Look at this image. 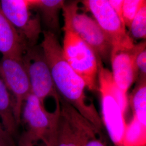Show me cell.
<instances>
[{
  "instance_id": "obj_22",
  "label": "cell",
  "mask_w": 146,
  "mask_h": 146,
  "mask_svg": "<svg viewBox=\"0 0 146 146\" xmlns=\"http://www.w3.org/2000/svg\"><path fill=\"white\" fill-rule=\"evenodd\" d=\"M108 2L117 15L119 16L120 19L122 21V12L123 0H108Z\"/></svg>"
},
{
  "instance_id": "obj_21",
  "label": "cell",
  "mask_w": 146,
  "mask_h": 146,
  "mask_svg": "<svg viewBox=\"0 0 146 146\" xmlns=\"http://www.w3.org/2000/svg\"><path fill=\"white\" fill-rule=\"evenodd\" d=\"M0 146H17L14 139L8 134L0 121Z\"/></svg>"
},
{
  "instance_id": "obj_23",
  "label": "cell",
  "mask_w": 146,
  "mask_h": 146,
  "mask_svg": "<svg viewBox=\"0 0 146 146\" xmlns=\"http://www.w3.org/2000/svg\"><path fill=\"white\" fill-rule=\"evenodd\" d=\"M17 146H35L36 145H33V143H29L28 142L25 141L24 140H23L22 138L20 137L19 141H18V143H16ZM40 146H44L43 145H42L41 143V145H40Z\"/></svg>"
},
{
  "instance_id": "obj_6",
  "label": "cell",
  "mask_w": 146,
  "mask_h": 146,
  "mask_svg": "<svg viewBox=\"0 0 146 146\" xmlns=\"http://www.w3.org/2000/svg\"><path fill=\"white\" fill-rule=\"evenodd\" d=\"M31 84V93L44 104L45 99L52 97L55 101L59 95L40 45L28 47L22 56Z\"/></svg>"
},
{
  "instance_id": "obj_11",
  "label": "cell",
  "mask_w": 146,
  "mask_h": 146,
  "mask_svg": "<svg viewBox=\"0 0 146 146\" xmlns=\"http://www.w3.org/2000/svg\"><path fill=\"white\" fill-rule=\"evenodd\" d=\"M146 47L145 41L131 47L113 46L110 57L111 73L116 85L125 94L138 78L135 64L136 55Z\"/></svg>"
},
{
  "instance_id": "obj_8",
  "label": "cell",
  "mask_w": 146,
  "mask_h": 146,
  "mask_svg": "<svg viewBox=\"0 0 146 146\" xmlns=\"http://www.w3.org/2000/svg\"><path fill=\"white\" fill-rule=\"evenodd\" d=\"M0 7L28 46L37 45L42 33L41 20L32 13L31 0H1Z\"/></svg>"
},
{
  "instance_id": "obj_3",
  "label": "cell",
  "mask_w": 146,
  "mask_h": 146,
  "mask_svg": "<svg viewBox=\"0 0 146 146\" xmlns=\"http://www.w3.org/2000/svg\"><path fill=\"white\" fill-rule=\"evenodd\" d=\"M55 104V110L49 112L35 95L31 93L28 95L21 113V122L26 126V131L21 135L22 138L35 145L41 142L44 146H56L60 116L59 100Z\"/></svg>"
},
{
  "instance_id": "obj_2",
  "label": "cell",
  "mask_w": 146,
  "mask_h": 146,
  "mask_svg": "<svg viewBox=\"0 0 146 146\" xmlns=\"http://www.w3.org/2000/svg\"><path fill=\"white\" fill-rule=\"evenodd\" d=\"M98 90L101 100L102 121L115 146H121L127 123L125 115L128 107L127 94L116 85L111 72L100 63Z\"/></svg>"
},
{
  "instance_id": "obj_15",
  "label": "cell",
  "mask_w": 146,
  "mask_h": 146,
  "mask_svg": "<svg viewBox=\"0 0 146 146\" xmlns=\"http://www.w3.org/2000/svg\"><path fill=\"white\" fill-rule=\"evenodd\" d=\"M130 102L133 117L146 126V79L138 80V84L131 95Z\"/></svg>"
},
{
  "instance_id": "obj_9",
  "label": "cell",
  "mask_w": 146,
  "mask_h": 146,
  "mask_svg": "<svg viewBox=\"0 0 146 146\" xmlns=\"http://www.w3.org/2000/svg\"><path fill=\"white\" fill-rule=\"evenodd\" d=\"M82 3L85 11L92 13L95 21L110 38L113 46L131 47L135 44L108 0H84Z\"/></svg>"
},
{
  "instance_id": "obj_20",
  "label": "cell",
  "mask_w": 146,
  "mask_h": 146,
  "mask_svg": "<svg viewBox=\"0 0 146 146\" xmlns=\"http://www.w3.org/2000/svg\"><path fill=\"white\" fill-rule=\"evenodd\" d=\"M98 131H94L86 139L83 146H109L100 136Z\"/></svg>"
},
{
  "instance_id": "obj_17",
  "label": "cell",
  "mask_w": 146,
  "mask_h": 146,
  "mask_svg": "<svg viewBox=\"0 0 146 146\" xmlns=\"http://www.w3.org/2000/svg\"><path fill=\"white\" fill-rule=\"evenodd\" d=\"M129 28L132 38L146 39V3L139 11Z\"/></svg>"
},
{
  "instance_id": "obj_12",
  "label": "cell",
  "mask_w": 146,
  "mask_h": 146,
  "mask_svg": "<svg viewBox=\"0 0 146 146\" xmlns=\"http://www.w3.org/2000/svg\"><path fill=\"white\" fill-rule=\"evenodd\" d=\"M28 47L0 7V52L2 56L22 58Z\"/></svg>"
},
{
  "instance_id": "obj_16",
  "label": "cell",
  "mask_w": 146,
  "mask_h": 146,
  "mask_svg": "<svg viewBox=\"0 0 146 146\" xmlns=\"http://www.w3.org/2000/svg\"><path fill=\"white\" fill-rule=\"evenodd\" d=\"M146 126L133 116L127 124L121 146H146Z\"/></svg>"
},
{
  "instance_id": "obj_19",
  "label": "cell",
  "mask_w": 146,
  "mask_h": 146,
  "mask_svg": "<svg viewBox=\"0 0 146 146\" xmlns=\"http://www.w3.org/2000/svg\"><path fill=\"white\" fill-rule=\"evenodd\" d=\"M136 68L138 74V80L146 79V49H142L136 55L135 58Z\"/></svg>"
},
{
  "instance_id": "obj_4",
  "label": "cell",
  "mask_w": 146,
  "mask_h": 146,
  "mask_svg": "<svg viewBox=\"0 0 146 146\" xmlns=\"http://www.w3.org/2000/svg\"><path fill=\"white\" fill-rule=\"evenodd\" d=\"M64 26L78 35L95 52L101 61L110 60L113 44L95 20L79 11L77 1L64 3L63 6Z\"/></svg>"
},
{
  "instance_id": "obj_18",
  "label": "cell",
  "mask_w": 146,
  "mask_h": 146,
  "mask_svg": "<svg viewBox=\"0 0 146 146\" xmlns=\"http://www.w3.org/2000/svg\"><path fill=\"white\" fill-rule=\"evenodd\" d=\"M146 3L145 0H123L122 17L125 27H129L139 11Z\"/></svg>"
},
{
  "instance_id": "obj_5",
  "label": "cell",
  "mask_w": 146,
  "mask_h": 146,
  "mask_svg": "<svg viewBox=\"0 0 146 146\" xmlns=\"http://www.w3.org/2000/svg\"><path fill=\"white\" fill-rule=\"evenodd\" d=\"M63 56L75 72L84 80L86 88L98 90L100 61L94 51L73 31L63 28Z\"/></svg>"
},
{
  "instance_id": "obj_14",
  "label": "cell",
  "mask_w": 146,
  "mask_h": 146,
  "mask_svg": "<svg viewBox=\"0 0 146 146\" xmlns=\"http://www.w3.org/2000/svg\"><path fill=\"white\" fill-rule=\"evenodd\" d=\"M64 3L63 0H31V7L40 11L47 31L55 33L59 30L58 14Z\"/></svg>"
},
{
  "instance_id": "obj_7",
  "label": "cell",
  "mask_w": 146,
  "mask_h": 146,
  "mask_svg": "<svg viewBox=\"0 0 146 146\" xmlns=\"http://www.w3.org/2000/svg\"><path fill=\"white\" fill-rule=\"evenodd\" d=\"M59 101L60 116L55 146H83L87 137L98 130L61 97Z\"/></svg>"
},
{
  "instance_id": "obj_10",
  "label": "cell",
  "mask_w": 146,
  "mask_h": 146,
  "mask_svg": "<svg viewBox=\"0 0 146 146\" xmlns=\"http://www.w3.org/2000/svg\"><path fill=\"white\" fill-rule=\"evenodd\" d=\"M0 76L13 95L14 115L19 126L23 105L31 93V84L22 58L2 56L0 60Z\"/></svg>"
},
{
  "instance_id": "obj_1",
  "label": "cell",
  "mask_w": 146,
  "mask_h": 146,
  "mask_svg": "<svg viewBox=\"0 0 146 146\" xmlns=\"http://www.w3.org/2000/svg\"><path fill=\"white\" fill-rule=\"evenodd\" d=\"M40 44L59 96L70 104L101 133L103 123L95 106L89 104L85 94L86 84L66 61L56 35L43 31Z\"/></svg>"
},
{
  "instance_id": "obj_13",
  "label": "cell",
  "mask_w": 146,
  "mask_h": 146,
  "mask_svg": "<svg viewBox=\"0 0 146 146\" xmlns=\"http://www.w3.org/2000/svg\"><path fill=\"white\" fill-rule=\"evenodd\" d=\"M0 119L7 132L14 139L17 135L18 125L14 115V101L9 90L0 76Z\"/></svg>"
}]
</instances>
